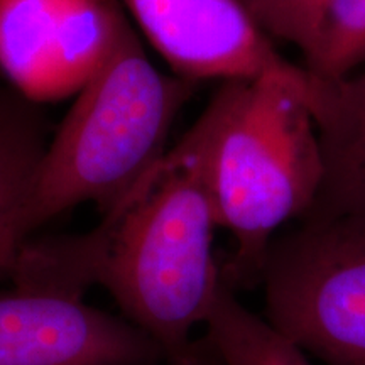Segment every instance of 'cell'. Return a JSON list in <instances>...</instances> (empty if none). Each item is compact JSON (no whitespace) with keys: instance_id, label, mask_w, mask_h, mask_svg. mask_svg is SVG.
I'll return each instance as SVG.
<instances>
[{"instance_id":"6da1fadb","label":"cell","mask_w":365,"mask_h":365,"mask_svg":"<svg viewBox=\"0 0 365 365\" xmlns=\"http://www.w3.org/2000/svg\"><path fill=\"white\" fill-rule=\"evenodd\" d=\"M100 228L97 284L122 317L161 350L168 365H212L203 341L193 339L223 284L213 250L220 225L198 127L103 215Z\"/></svg>"},{"instance_id":"5b68a950","label":"cell","mask_w":365,"mask_h":365,"mask_svg":"<svg viewBox=\"0 0 365 365\" xmlns=\"http://www.w3.org/2000/svg\"><path fill=\"white\" fill-rule=\"evenodd\" d=\"M266 318L328 365H365V217H304L276 237Z\"/></svg>"},{"instance_id":"7c38bea8","label":"cell","mask_w":365,"mask_h":365,"mask_svg":"<svg viewBox=\"0 0 365 365\" xmlns=\"http://www.w3.org/2000/svg\"><path fill=\"white\" fill-rule=\"evenodd\" d=\"M267 34L298 43L322 0H242Z\"/></svg>"},{"instance_id":"9c48e42d","label":"cell","mask_w":365,"mask_h":365,"mask_svg":"<svg viewBox=\"0 0 365 365\" xmlns=\"http://www.w3.org/2000/svg\"><path fill=\"white\" fill-rule=\"evenodd\" d=\"M48 144L36 103L0 86V279H12L36 234L31 203Z\"/></svg>"},{"instance_id":"8fae6325","label":"cell","mask_w":365,"mask_h":365,"mask_svg":"<svg viewBox=\"0 0 365 365\" xmlns=\"http://www.w3.org/2000/svg\"><path fill=\"white\" fill-rule=\"evenodd\" d=\"M296 46L317 78L349 76L365 65V0H322Z\"/></svg>"},{"instance_id":"30bf717a","label":"cell","mask_w":365,"mask_h":365,"mask_svg":"<svg viewBox=\"0 0 365 365\" xmlns=\"http://www.w3.org/2000/svg\"><path fill=\"white\" fill-rule=\"evenodd\" d=\"M203 345L212 365H312L301 346L223 284L205 322Z\"/></svg>"},{"instance_id":"8992f818","label":"cell","mask_w":365,"mask_h":365,"mask_svg":"<svg viewBox=\"0 0 365 365\" xmlns=\"http://www.w3.org/2000/svg\"><path fill=\"white\" fill-rule=\"evenodd\" d=\"M124 21L118 0H0V73L33 103L65 98L100 70Z\"/></svg>"},{"instance_id":"7a4b0ae2","label":"cell","mask_w":365,"mask_h":365,"mask_svg":"<svg viewBox=\"0 0 365 365\" xmlns=\"http://www.w3.org/2000/svg\"><path fill=\"white\" fill-rule=\"evenodd\" d=\"M313 86L312 73L225 81L196 120L218 225L234 237L222 267L230 287L261 282L276 232L317 202L323 156L309 108Z\"/></svg>"},{"instance_id":"277c9868","label":"cell","mask_w":365,"mask_h":365,"mask_svg":"<svg viewBox=\"0 0 365 365\" xmlns=\"http://www.w3.org/2000/svg\"><path fill=\"white\" fill-rule=\"evenodd\" d=\"M102 239L31 240L0 289V365H159L161 350L122 317L85 301Z\"/></svg>"},{"instance_id":"3957f363","label":"cell","mask_w":365,"mask_h":365,"mask_svg":"<svg viewBox=\"0 0 365 365\" xmlns=\"http://www.w3.org/2000/svg\"><path fill=\"white\" fill-rule=\"evenodd\" d=\"M195 81L153 65L129 21L49 140L36 180L34 232L81 203L103 215L129 198L166 156L168 135Z\"/></svg>"},{"instance_id":"ba28073f","label":"cell","mask_w":365,"mask_h":365,"mask_svg":"<svg viewBox=\"0 0 365 365\" xmlns=\"http://www.w3.org/2000/svg\"><path fill=\"white\" fill-rule=\"evenodd\" d=\"M309 108L323 181L307 217H365V70L340 80L314 76Z\"/></svg>"},{"instance_id":"52a82bcc","label":"cell","mask_w":365,"mask_h":365,"mask_svg":"<svg viewBox=\"0 0 365 365\" xmlns=\"http://www.w3.org/2000/svg\"><path fill=\"white\" fill-rule=\"evenodd\" d=\"M178 76L198 80H304L242 0H118Z\"/></svg>"}]
</instances>
